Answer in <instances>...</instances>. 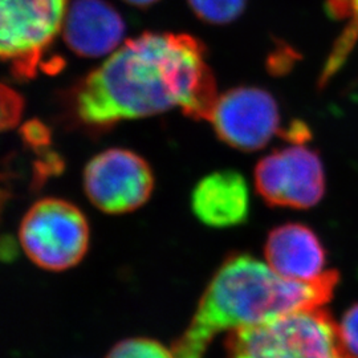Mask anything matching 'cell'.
<instances>
[{"label":"cell","instance_id":"6da1fadb","mask_svg":"<svg viewBox=\"0 0 358 358\" xmlns=\"http://www.w3.org/2000/svg\"><path fill=\"white\" fill-rule=\"evenodd\" d=\"M205 47L185 34H143L115 50L76 90L77 117L105 129L178 108L208 120L217 101Z\"/></svg>","mask_w":358,"mask_h":358},{"label":"cell","instance_id":"7a4b0ae2","mask_svg":"<svg viewBox=\"0 0 358 358\" xmlns=\"http://www.w3.org/2000/svg\"><path fill=\"white\" fill-rule=\"evenodd\" d=\"M338 275L329 271L317 282L284 279L254 256L227 257L207 284L185 333L171 348L176 358H203L213 338L304 308L324 307Z\"/></svg>","mask_w":358,"mask_h":358},{"label":"cell","instance_id":"3957f363","mask_svg":"<svg viewBox=\"0 0 358 358\" xmlns=\"http://www.w3.org/2000/svg\"><path fill=\"white\" fill-rule=\"evenodd\" d=\"M226 358H343L324 307L304 308L229 333Z\"/></svg>","mask_w":358,"mask_h":358},{"label":"cell","instance_id":"277c9868","mask_svg":"<svg viewBox=\"0 0 358 358\" xmlns=\"http://www.w3.org/2000/svg\"><path fill=\"white\" fill-rule=\"evenodd\" d=\"M19 239L40 268L65 271L77 266L90 248V224L83 211L57 198L32 206L22 220Z\"/></svg>","mask_w":358,"mask_h":358},{"label":"cell","instance_id":"5b68a950","mask_svg":"<svg viewBox=\"0 0 358 358\" xmlns=\"http://www.w3.org/2000/svg\"><path fill=\"white\" fill-rule=\"evenodd\" d=\"M66 0H0V60L32 77L64 24Z\"/></svg>","mask_w":358,"mask_h":358},{"label":"cell","instance_id":"8992f818","mask_svg":"<svg viewBox=\"0 0 358 358\" xmlns=\"http://www.w3.org/2000/svg\"><path fill=\"white\" fill-rule=\"evenodd\" d=\"M255 185L269 205L309 208L317 205L325 192V171L319 154L304 141H294L257 164Z\"/></svg>","mask_w":358,"mask_h":358},{"label":"cell","instance_id":"52a82bcc","mask_svg":"<svg viewBox=\"0 0 358 358\" xmlns=\"http://www.w3.org/2000/svg\"><path fill=\"white\" fill-rule=\"evenodd\" d=\"M83 180L90 202L106 214H127L140 208L154 189L149 164L127 149H108L93 157Z\"/></svg>","mask_w":358,"mask_h":358},{"label":"cell","instance_id":"ba28073f","mask_svg":"<svg viewBox=\"0 0 358 358\" xmlns=\"http://www.w3.org/2000/svg\"><path fill=\"white\" fill-rule=\"evenodd\" d=\"M208 120L217 137L242 152L264 148L280 131V109L267 90L235 88L217 96Z\"/></svg>","mask_w":358,"mask_h":358},{"label":"cell","instance_id":"9c48e42d","mask_svg":"<svg viewBox=\"0 0 358 358\" xmlns=\"http://www.w3.org/2000/svg\"><path fill=\"white\" fill-rule=\"evenodd\" d=\"M266 262L284 279L312 282L322 279L327 271V252L319 236L300 223L282 224L271 231Z\"/></svg>","mask_w":358,"mask_h":358},{"label":"cell","instance_id":"30bf717a","mask_svg":"<svg viewBox=\"0 0 358 358\" xmlns=\"http://www.w3.org/2000/svg\"><path fill=\"white\" fill-rule=\"evenodd\" d=\"M64 38L83 57H101L117 50L125 35V22L105 0H75L66 10Z\"/></svg>","mask_w":358,"mask_h":358},{"label":"cell","instance_id":"8fae6325","mask_svg":"<svg viewBox=\"0 0 358 358\" xmlns=\"http://www.w3.org/2000/svg\"><path fill=\"white\" fill-rule=\"evenodd\" d=\"M195 217L210 227L226 229L245 222L250 213V190L236 171H217L202 179L192 195Z\"/></svg>","mask_w":358,"mask_h":358},{"label":"cell","instance_id":"7c38bea8","mask_svg":"<svg viewBox=\"0 0 358 358\" xmlns=\"http://www.w3.org/2000/svg\"><path fill=\"white\" fill-rule=\"evenodd\" d=\"M328 11L336 19H349L350 27L346 28L344 36L336 45L332 57L328 63V69L334 71L343 63V59L350 51L358 36V0H328Z\"/></svg>","mask_w":358,"mask_h":358},{"label":"cell","instance_id":"4fadbf2b","mask_svg":"<svg viewBox=\"0 0 358 358\" xmlns=\"http://www.w3.org/2000/svg\"><path fill=\"white\" fill-rule=\"evenodd\" d=\"M194 13L210 24H229L239 17L247 0H189Z\"/></svg>","mask_w":358,"mask_h":358},{"label":"cell","instance_id":"5bb4252c","mask_svg":"<svg viewBox=\"0 0 358 358\" xmlns=\"http://www.w3.org/2000/svg\"><path fill=\"white\" fill-rule=\"evenodd\" d=\"M106 358H176L173 349L145 337L128 338L112 348Z\"/></svg>","mask_w":358,"mask_h":358},{"label":"cell","instance_id":"9a60e30c","mask_svg":"<svg viewBox=\"0 0 358 358\" xmlns=\"http://www.w3.org/2000/svg\"><path fill=\"white\" fill-rule=\"evenodd\" d=\"M336 327L341 357L358 358V303L346 310Z\"/></svg>","mask_w":358,"mask_h":358},{"label":"cell","instance_id":"2e32d148","mask_svg":"<svg viewBox=\"0 0 358 358\" xmlns=\"http://www.w3.org/2000/svg\"><path fill=\"white\" fill-rule=\"evenodd\" d=\"M23 97L7 85L0 84V133L13 129L22 118Z\"/></svg>","mask_w":358,"mask_h":358},{"label":"cell","instance_id":"e0dca14e","mask_svg":"<svg viewBox=\"0 0 358 358\" xmlns=\"http://www.w3.org/2000/svg\"><path fill=\"white\" fill-rule=\"evenodd\" d=\"M129 4L137 6V7H146V6H152L155 1L158 0H125Z\"/></svg>","mask_w":358,"mask_h":358}]
</instances>
